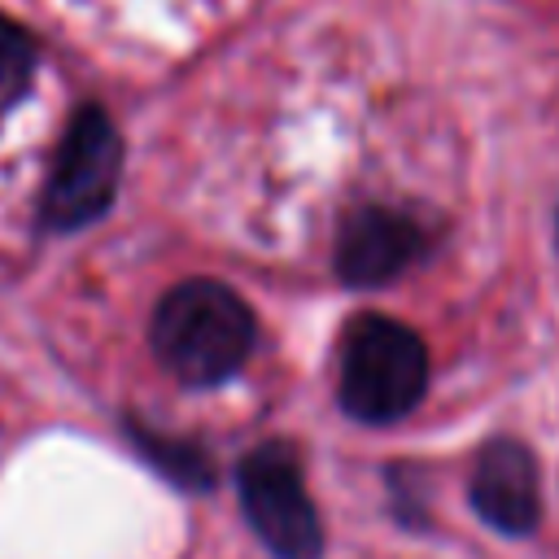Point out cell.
Returning <instances> with one entry per match:
<instances>
[{
    "label": "cell",
    "instance_id": "obj_8",
    "mask_svg": "<svg viewBox=\"0 0 559 559\" xmlns=\"http://www.w3.org/2000/svg\"><path fill=\"white\" fill-rule=\"evenodd\" d=\"M140 445L148 450L153 463H162L175 480H183V485H192V489H205V485L214 480L205 454L192 450V445H170V441H162V437H140Z\"/></svg>",
    "mask_w": 559,
    "mask_h": 559
},
{
    "label": "cell",
    "instance_id": "obj_2",
    "mask_svg": "<svg viewBox=\"0 0 559 559\" xmlns=\"http://www.w3.org/2000/svg\"><path fill=\"white\" fill-rule=\"evenodd\" d=\"M428 389V349L389 314H358L341 336V406L362 424L406 419Z\"/></svg>",
    "mask_w": 559,
    "mask_h": 559
},
{
    "label": "cell",
    "instance_id": "obj_6",
    "mask_svg": "<svg viewBox=\"0 0 559 559\" xmlns=\"http://www.w3.org/2000/svg\"><path fill=\"white\" fill-rule=\"evenodd\" d=\"M467 498L489 528H498L507 537L533 533L542 520V480H537V463H533L528 445H520L511 437H493L476 454Z\"/></svg>",
    "mask_w": 559,
    "mask_h": 559
},
{
    "label": "cell",
    "instance_id": "obj_3",
    "mask_svg": "<svg viewBox=\"0 0 559 559\" xmlns=\"http://www.w3.org/2000/svg\"><path fill=\"white\" fill-rule=\"evenodd\" d=\"M118 175H122L118 127L100 105H83L57 144V157L39 197V218L57 231L87 227L109 210L118 192Z\"/></svg>",
    "mask_w": 559,
    "mask_h": 559
},
{
    "label": "cell",
    "instance_id": "obj_4",
    "mask_svg": "<svg viewBox=\"0 0 559 559\" xmlns=\"http://www.w3.org/2000/svg\"><path fill=\"white\" fill-rule=\"evenodd\" d=\"M240 507L249 528L275 559H319L323 555V524L306 493L297 450L288 441L253 445L236 467Z\"/></svg>",
    "mask_w": 559,
    "mask_h": 559
},
{
    "label": "cell",
    "instance_id": "obj_5",
    "mask_svg": "<svg viewBox=\"0 0 559 559\" xmlns=\"http://www.w3.org/2000/svg\"><path fill=\"white\" fill-rule=\"evenodd\" d=\"M419 253H424L419 218L389 210V205H362L336 231V275L358 288L389 284Z\"/></svg>",
    "mask_w": 559,
    "mask_h": 559
},
{
    "label": "cell",
    "instance_id": "obj_7",
    "mask_svg": "<svg viewBox=\"0 0 559 559\" xmlns=\"http://www.w3.org/2000/svg\"><path fill=\"white\" fill-rule=\"evenodd\" d=\"M35 57L39 52H35L31 31L0 13V114L26 96L31 74H35Z\"/></svg>",
    "mask_w": 559,
    "mask_h": 559
},
{
    "label": "cell",
    "instance_id": "obj_1",
    "mask_svg": "<svg viewBox=\"0 0 559 559\" xmlns=\"http://www.w3.org/2000/svg\"><path fill=\"white\" fill-rule=\"evenodd\" d=\"M258 323L253 310L218 280H183L175 284L148 323V345L157 362L192 389H210L231 380L249 349H253Z\"/></svg>",
    "mask_w": 559,
    "mask_h": 559
}]
</instances>
